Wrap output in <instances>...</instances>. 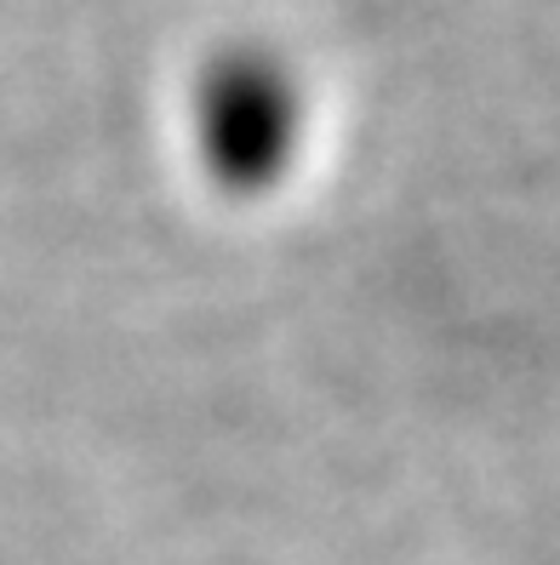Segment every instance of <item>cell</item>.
I'll list each match as a JSON object with an SVG mask.
<instances>
[{
    "instance_id": "6da1fadb",
    "label": "cell",
    "mask_w": 560,
    "mask_h": 565,
    "mask_svg": "<svg viewBox=\"0 0 560 565\" xmlns=\"http://www.w3.org/2000/svg\"><path fill=\"white\" fill-rule=\"evenodd\" d=\"M194 154L223 183L257 194L281 183L304 143V86L275 52L223 46L194 81Z\"/></svg>"
}]
</instances>
